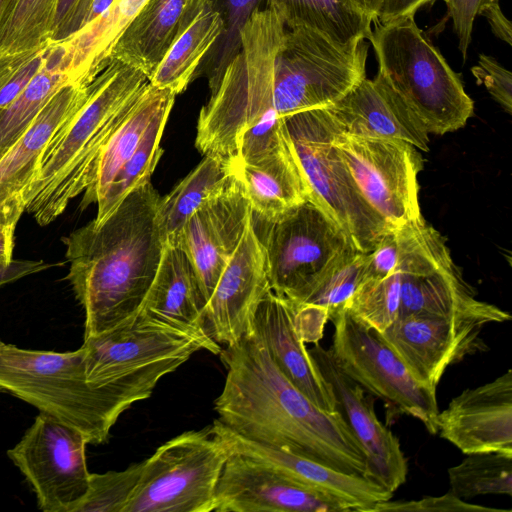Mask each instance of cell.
<instances>
[{"mask_svg": "<svg viewBox=\"0 0 512 512\" xmlns=\"http://www.w3.org/2000/svg\"><path fill=\"white\" fill-rule=\"evenodd\" d=\"M219 357L226 377L214 410L223 425L251 441L370 479L366 453L342 413L310 401L254 333L223 346Z\"/></svg>", "mask_w": 512, "mask_h": 512, "instance_id": "cell-1", "label": "cell"}, {"mask_svg": "<svg viewBox=\"0 0 512 512\" xmlns=\"http://www.w3.org/2000/svg\"><path fill=\"white\" fill-rule=\"evenodd\" d=\"M160 196L149 182L129 193L102 222L62 241L69 281L85 313L84 338L123 322L141 307L164 248Z\"/></svg>", "mask_w": 512, "mask_h": 512, "instance_id": "cell-2", "label": "cell"}, {"mask_svg": "<svg viewBox=\"0 0 512 512\" xmlns=\"http://www.w3.org/2000/svg\"><path fill=\"white\" fill-rule=\"evenodd\" d=\"M148 82L112 59L89 84L86 101L57 130L24 192L25 211L39 225L56 220L91 184L101 151Z\"/></svg>", "mask_w": 512, "mask_h": 512, "instance_id": "cell-3", "label": "cell"}, {"mask_svg": "<svg viewBox=\"0 0 512 512\" xmlns=\"http://www.w3.org/2000/svg\"><path fill=\"white\" fill-rule=\"evenodd\" d=\"M368 40L378 62L373 83L400 101L428 134L466 125L474 102L414 16L376 23Z\"/></svg>", "mask_w": 512, "mask_h": 512, "instance_id": "cell-4", "label": "cell"}, {"mask_svg": "<svg viewBox=\"0 0 512 512\" xmlns=\"http://www.w3.org/2000/svg\"><path fill=\"white\" fill-rule=\"evenodd\" d=\"M87 382L106 389L129 408L149 398L157 383L190 357L222 346L208 336L169 324L141 309L97 335L84 338Z\"/></svg>", "mask_w": 512, "mask_h": 512, "instance_id": "cell-5", "label": "cell"}, {"mask_svg": "<svg viewBox=\"0 0 512 512\" xmlns=\"http://www.w3.org/2000/svg\"><path fill=\"white\" fill-rule=\"evenodd\" d=\"M281 17L256 9L240 34V49L199 113L195 145L233 162L241 133L263 118L280 117L274 103V63L285 32Z\"/></svg>", "mask_w": 512, "mask_h": 512, "instance_id": "cell-6", "label": "cell"}, {"mask_svg": "<svg viewBox=\"0 0 512 512\" xmlns=\"http://www.w3.org/2000/svg\"><path fill=\"white\" fill-rule=\"evenodd\" d=\"M0 393L78 430L93 445L108 442L111 428L129 408L109 390L87 382L82 347L30 350L0 340Z\"/></svg>", "mask_w": 512, "mask_h": 512, "instance_id": "cell-7", "label": "cell"}, {"mask_svg": "<svg viewBox=\"0 0 512 512\" xmlns=\"http://www.w3.org/2000/svg\"><path fill=\"white\" fill-rule=\"evenodd\" d=\"M289 146L312 195L359 251L371 252L391 228L369 206L342 160L334 138L341 128L327 107L283 117Z\"/></svg>", "mask_w": 512, "mask_h": 512, "instance_id": "cell-8", "label": "cell"}, {"mask_svg": "<svg viewBox=\"0 0 512 512\" xmlns=\"http://www.w3.org/2000/svg\"><path fill=\"white\" fill-rule=\"evenodd\" d=\"M365 40L337 42L308 27L286 28L274 63L280 117L327 107L366 78Z\"/></svg>", "mask_w": 512, "mask_h": 512, "instance_id": "cell-9", "label": "cell"}, {"mask_svg": "<svg viewBox=\"0 0 512 512\" xmlns=\"http://www.w3.org/2000/svg\"><path fill=\"white\" fill-rule=\"evenodd\" d=\"M230 454L213 424L171 438L143 460L123 512H213L215 490Z\"/></svg>", "mask_w": 512, "mask_h": 512, "instance_id": "cell-10", "label": "cell"}, {"mask_svg": "<svg viewBox=\"0 0 512 512\" xmlns=\"http://www.w3.org/2000/svg\"><path fill=\"white\" fill-rule=\"evenodd\" d=\"M401 276L400 316L423 313L503 323L511 315L479 300L453 261L446 239L424 217L397 227Z\"/></svg>", "mask_w": 512, "mask_h": 512, "instance_id": "cell-11", "label": "cell"}, {"mask_svg": "<svg viewBox=\"0 0 512 512\" xmlns=\"http://www.w3.org/2000/svg\"><path fill=\"white\" fill-rule=\"evenodd\" d=\"M334 326L330 351L339 368L370 394L382 399L391 412L407 414L437 433L436 388L419 382L404 362L370 328L341 307L331 317Z\"/></svg>", "mask_w": 512, "mask_h": 512, "instance_id": "cell-12", "label": "cell"}, {"mask_svg": "<svg viewBox=\"0 0 512 512\" xmlns=\"http://www.w3.org/2000/svg\"><path fill=\"white\" fill-rule=\"evenodd\" d=\"M264 223L262 242L274 293L290 300L301 294L339 255L354 247L341 227L307 200Z\"/></svg>", "mask_w": 512, "mask_h": 512, "instance_id": "cell-13", "label": "cell"}, {"mask_svg": "<svg viewBox=\"0 0 512 512\" xmlns=\"http://www.w3.org/2000/svg\"><path fill=\"white\" fill-rule=\"evenodd\" d=\"M334 144L359 192L388 226L399 227L422 216L418 175L424 161L415 146L356 137L341 128Z\"/></svg>", "mask_w": 512, "mask_h": 512, "instance_id": "cell-14", "label": "cell"}, {"mask_svg": "<svg viewBox=\"0 0 512 512\" xmlns=\"http://www.w3.org/2000/svg\"><path fill=\"white\" fill-rule=\"evenodd\" d=\"M86 438L78 430L41 413L7 451L32 487L43 512H72L85 495L90 472Z\"/></svg>", "mask_w": 512, "mask_h": 512, "instance_id": "cell-15", "label": "cell"}, {"mask_svg": "<svg viewBox=\"0 0 512 512\" xmlns=\"http://www.w3.org/2000/svg\"><path fill=\"white\" fill-rule=\"evenodd\" d=\"M471 320L413 313L399 317L379 338L404 362L419 382L436 388L446 369L488 349Z\"/></svg>", "mask_w": 512, "mask_h": 512, "instance_id": "cell-16", "label": "cell"}, {"mask_svg": "<svg viewBox=\"0 0 512 512\" xmlns=\"http://www.w3.org/2000/svg\"><path fill=\"white\" fill-rule=\"evenodd\" d=\"M270 290L264 248L252 215L205 306L210 338L223 347L250 334L258 305Z\"/></svg>", "mask_w": 512, "mask_h": 512, "instance_id": "cell-17", "label": "cell"}, {"mask_svg": "<svg viewBox=\"0 0 512 512\" xmlns=\"http://www.w3.org/2000/svg\"><path fill=\"white\" fill-rule=\"evenodd\" d=\"M309 352L332 386L337 409L366 453L370 479L394 493L406 481L407 459L398 438L378 419L373 395H365L339 368L330 349L316 343Z\"/></svg>", "mask_w": 512, "mask_h": 512, "instance_id": "cell-18", "label": "cell"}, {"mask_svg": "<svg viewBox=\"0 0 512 512\" xmlns=\"http://www.w3.org/2000/svg\"><path fill=\"white\" fill-rule=\"evenodd\" d=\"M268 511L347 512L348 509L231 450L215 490L213 512Z\"/></svg>", "mask_w": 512, "mask_h": 512, "instance_id": "cell-19", "label": "cell"}, {"mask_svg": "<svg viewBox=\"0 0 512 512\" xmlns=\"http://www.w3.org/2000/svg\"><path fill=\"white\" fill-rule=\"evenodd\" d=\"M251 218L250 203L236 175L185 223L178 240L195 267L207 301Z\"/></svg>", "mask_w": 512, "mask_h": 512, "instance_id": "cell-20", "label": "cell"}, {"mask_svg": "<svg viewBox=\"0 0 512 512\" xmlns=\"http://www.w3.org/2000/svg\"><path fill=\"white\" fill-rule=\"evenodd\" d=\"M439 436L464 454H512V372L468 388L437 415Z\"/></svg>", "mask_w": 512, "mask_h": 512, "instance_id": "cell-21", "label": "cell"}, {"mask_svg": "<svg viewBox=\"0 0 512 512\" xmlns=\"http://www.w3.org/2000/svg\"><path fill=\"white\" fill-rule=\"evenodd\" d=\"M213 426L233 452L271 468L300 486L338 501L348 511L366 512L371 506L392 498L393 493L369 478L344 473L308 457L251 441L230 430L218 419L214 420Z\"/></svg>", "mask_w": 512, "mask_h": 512, "instance_id": "cell-22", "label": "cell"}, {"mask_svg": "<svg viewBox=\"0 0 512 512\" xmlns=\"http://www.w3.org/2000/svg\"><path fill=\"white\" fill-rule=\"evenodd\" d=\"M252 333L266 347L285 377L324 411H337L332 386L299 335L291 302L270 290L258 305Z\"/></svg>", "mask_w": 512, "mask_h": 512, "instance_id": "cell-23", "label": "cell"}, {"mask_svg": "<svg viewBox=\"0 0 512 512\" xmlns=\"http://www.w3.org/2000/svg\"><path fill=\"white\" fill-rule=\"evenodd\" d=\"M89 85L67 84L39 112L23 135L0 158V211L22 215L24 192L35 178L49 142L86 101Z\"/></svg>", "mask_w": 512, "mask_h": 512, "instance_id": "cell-24", "label": "cell"}, {"mask_svg": "<svg viewBox=\"0 0 512 512\" xmlns=\"http://www.w3.org/2000/svg\"><path fill=\"white\" fill-rule=\"evenodd\" d=\"M206 4L207 0H149L118 38L110 60L137 68L149 81Z\"/></svg>", "mask_w": 512, "mask_h": 512, "instance_id": "cell-25", "label": "cell"}, {"mask_svg": "<svg viewBox=\"0 0 512 512\" xmlns=\"http://www.w3.org/2000/svg\"><path fill=\"white\" fill-rule=\"evenodd\" d=\"M343 133L364 138L401 140L429 150L423 125L392 95L365 78L348 94L327 106Z\"/></svg>", "mask_w": 512, "mask_h": 512, "instance_id": "cell-26", "label": "cell"}, {"mask_svg": "<svg viewBox=\"0 0 512 512\" xmlns=\"http://www.w3.org/2000/svg\"><path fill=\"white\" fill-rule=\"evenodd\" d=\"M206 304L186 250L178 239L165 241L158 269L140 309L169 324L210 337L204 320Z\"/></svg>", "mask_w": 512, "mask_h": 512, "instance_id": "cell-27", "label": "cell"}, {"mask_svg": "<svg viewBox=\"0 0 512 512\" xmlns=\"http://www.w3.org/2000/svg\"><path fill=\"white\" fill-rule=\"evenodd\" d=\"M368 253L350 247L339 255L301 294L290 300L296 329L305 343H319L330 317L363 279Z\"/></svg>", "mask_w": 512, "mask_h": 512, "instance_id": "cell-28", "label": "cell"}, {"mask_svg": "<svg viewBox=\"0 0 512 512\" xmlns=\"http://www.w3.org/2000/svg\"><path fill=\"white\" fill-rule=\"evenodd\" d=\"M236 175L254 218L273 221L291 208L312 200L299 164L287 144L262 161L237 164Z\"/></svg>", "mask_w": 512, "mask_h": 512, "instance_id": "cell-29", "label": "cell"}, {"mask_svg": "<svg viewBox=\"0 0 512 512\" xmlns=\"http://www.w3.org/2000/svg\"><path fill=\"white\" fill-rule=\"evenodd\" d=\"M175 96L148 82L101 151L93 180L83 192L81 209L103 198L120 169L138 150L152 122L161 113L171 111Z\"/></svg>", "mask_w": 512, "mask_h": 512, "instance_id": "cell-30", "label": "cell"}, {"mask_svg": "<svg viewBox=\"0 0 512 512\" xmlns=\"http://www.w3.org/2000/svg\"><path fill=\"white\" fill-rule=\"evenodd\" d=\"M149 0H114L101 16L65 39L74 84L89 85L110 62L118 38Z\"/></svg>", "mask_w": 512, "mask_h": 512, "instance_id": "cell-31", "label": "cell"}, {"mask_svg": "<svg viewBox=\"0 0 512 512\" xmlns=\"http://www.w3.org/2000/svg\"><path fill=\"white\" fill-rule=\"evenodd\" d=\"M236 177V163L219 155L203 160L165 197L160 198L158 216L164 241L177 240L189 217Z\"/></svg>", "mask_w": 512, "mask_h": 512, "instance_id": "cell-32", "label": "cell"}, {"mask_svg": "<svg viewBox=\"0 0 512 512\" xmlns=\"http://www.w3.org/2000/svg\"><path fill=\"white\" fill-rule=\"evenodd\" d=\"M67 67L66 41H52L42 68L10 104L0 109V158L23 135L51 98L65 85L74 84Z\"/></svg>", "mask_w": 512, "mask_h": 512, "instance_id": "cell-33", "label": "cell"}, {"mask_svg": "<svg viewBox=\"0 0 512 512\" xmlns=\"http://www.w3.org/2000/svg\"><path fill=\"white\" fill-rule=\"evenodd\" d=\"M286 28L308 27L340 43L369 39L372 19L351 0H265Z\"/></svg>", "mask_w": 512, "mask_h": 512, "instance_id": "cell-34", "label": "cell"}, {"mask_svg": "<svg viewBox=\"0 0 512 512\" xmlns=\"http://www.w3.org/2000/svg\"><path fill=\"white\" fill-rule=\"evenodd\" d=\"M224 29L220 14L208 0L201 13L170 48L149 83L182 93L195 78L196 71Z\"/></svg>", "mask_w": 512, "mask_h": 512, "instance_id": "cell-35", "label": "cell"}, {"mask_svg": "<svg viewBox=\"0 0 512 512\" xmlns=\"http://www.w3.org/2000/svg\"><path fill=\"white\" fill-rule=\"evenodd\" d=\"M58 1L3 0L0 5V57L49 44Z\"/></svg>", "mask_w": 512, "mask_h": 512, "instance_id": "cell-36", "label": "cell"}, {"mask_svg": "<svg viewBox=\"0 0 512 512\" xmlns=\"http://www.w3.org/2000/svg\"><path fill=\"white\" fill-rule=\"evenodd\" d=\"M448 469L450 491L462 500L482 495L512 496V454L479 452Z\"/></svg>", "mask_w": 512, "mask_h": 512, "instance_id": "cell-37", "label": "cell"}, {"mask_svg": "<svg viewBox=\"0 0 512 512\" xmlns=\"http://www.w3.org/2000/svg\"><path fill=\"white\" fill-rule=\"evenodd\" d=\"M171 111L161 113L148 128L141 145L123 165L103 198L96 204V223L104 221L132 191L150 181L163 153L160 140Z\"/></svg>", "mask_w": 512, "mask_h": 512, "instance_id": "cell-38", "label": "cell"}, {"mask_svg": "<svg viewBox=\"0 0 512 512\" xmlns=\"http://www.w3.org/2000/svg\"><path fill=\"white\" fill-rule=\"evenodd\" d=\"M343 307L364 326L376 333L384 332L400 316L401 276L398 268L385 278L361 281Z\"/></svg>", "mask_w": 512, "mask_h": 512, "instance_id": "cell-39", "label": "cell"}, {"mask_svg": "<svg viewBox=\"0 0 512 512\" xmlns=\"http://www.w3.org/2000/svg\"><path fill=\"white\" fill-rule=\"evenodd\" d=\"M265 0H208L224 24L221 36L198 67L196 76H205L210 91L216 87L224 70L240 49V34L251 14Z\"/></svg>", "mask_w": 512, "mask_h": 512, "instance_id": "cell-40", "label": "cell"}, {"mask_svg": "<svg viewBox=\"0 0 512 512\" xmlns=\"http://www.w3.org/2000/svg\"><path fill=\"white\" fill-rule=\"evenodd\" d=\"M142 467L143 461L122 471L90 473L88 489L72 512H123Z\"/></svg>", "mask_w": 512, "mask_h": 512, "instance_id": "cell-41", "label": "cell"}, {"mask_svg": "<svg viewBox=\"0 0 512 512\" xmlns=\"http://www.w3.org/2000/svg\"><path fill=\"white\" fill-rule=\"evenodd\" d=\"M51 42L35 50L0 57V109L10 104L42 68Z\"/></svg>", "mask_w": 512, "mask_h": 512, "instance_id": "cell-42", "label": "cell"}, {"mask_svg": "<svg viewBox=\"0 0 512 512\" xmlns=\"http://www.w3.org/2000/svg\"><path fill=\"white\" fill-rule=\"evenodd\" d=\"M477 84L484 85L493 99L512 113V74L494 57L481 53L477 65L471 68Z\"/></svg>", "mask_w": 512, "mask_h": 512, "instance_id": "cell-43", "label": "cell"}, {"mask_svg": "<svg viewBox=\"0 0 512 512\" xmlns=\"http://www.w3.org/2000/svg\"><path fill=\"white\" fill-rule=\"evenodd\" d=\"M383 511H409V512H432V511H493L503 512L505 510L489 508L485 506L472 505L455 496L451 491L438 497H425L412 501L379 502L366 510V512Z\"/></svg>", "mask_w": 512, "mask_h": 512, "instance_id": "cell-44", "label": "cell"}, {"mask_svg": "<svg viewBox=\"0 0 512 512\" xmlns=\"http://www.w3.org/2000/svg\"><path fill=\"white\" fill-rule=\"evenodd\" d=\"M399 254L397 227H391L383 234L376 247L368 253L362 281L382 279L394 273L398 268Z\"/></svg>", "mask_w": 512, "mask_h": 512, "instance_id": "cell-45", "label": "cell"}, {"mask_svg": "<svg viewBox=\"0 0 512 512\" xmlns=\"http://www.w3.org/2000/svg\"><path fill=\"white\" fill-rule=\"evenodd\" d=\"M446 3L449 17L452 19L453 30L458 38V49L463 60L472 38L473 24L480 8L498 0H443Z\"/></svg>", "mask_w": 512, "mask_h": 512, "instance_id": "cell-46", "label": "cell"}, {"mask_svg": "<svg viewBox=\"0 0 512 512\" xmlns=\"http://www.w3.org/2000/svg\"><path fill=\"white\" fill-rule=\"evenodd\" d=\"M436 0H381L375 23L385 24L396 19L414 16L423 6Z\"/></svg>", "mask_w": 512, "mask_h": 512, "instance_id": "cell-47", "label": "cell"}, {"mask_svg": "<svg viewBox=\"0 0 512 512\" xmlns=\"http://www.w3.org/2000/svg\"><path fill=\"white\" fill-rule=\"evenodd\" d=\"M55 264L45 263L43 260H0V286L14 282L25 276L46 270Z\"/></svg>", "mask_w": 512, "mask_h": 512, "instance_id": "cell-48", "label": "cell"}, {"mask_svg": "<svg viewBox=\"0 0 512 512\" xmlns=\"http://www.w3.org/2000/svg\"><path fill=\"white\" fill-rule=\"evenodd\" d=\"M478 15L485 17L492 33L508 45H512V24L503 14L498 1L482 6Z\"/></svg>", "mask_w": 512, "mask_h": 512, "instance_id": "cell-49", "label": "cell"}, {"mask_svg": "<svg viewBox=\"0 0 512 512\" xmlns=\"http://www.w3.org/2000/svg\"><path fill=\"white\" fill-rule=\"evenodd\" d=\"M21 214L13 211H0V260L10 261L14 247L15 229Z\"/></svg>", "mask_w": 512, "mask_h": 512, "instance_id": "cell-50", "label": "cell"}, {"mask_svg": "<svg viewBox=\"0 0 512 512\" xmlns=\"http://www.w3.org/2000/svg\"><path fill=\"white\" fill-rule=\"evenodd\" d=\"M91 0H79L73 13L65 24L53 35L52 41L60 42L79 31L84 25V19Z\"/></svg>", "mask_w": 512, "mask_h": 512, "instance_id": "cell-51", "label": "cell"}, {"mask_svg": "<svg viewBox=\"0 0 512 512\" xmlns=\"http://www.w3.org/2000/svg\"><path fill=\"white\" fill-rule=\"evenodd\" d=\"M79 0H59L54 22L53 35L65 24L73 13ZM52 35V37H53Z\"/></svg>", "mask_w": 512, "mask_h": 512, "instance_id": "cell-52", "label": "cell"}, {"mask_svg": "<svg viewBox=\"0 0 512 512\" xmlns=\"http://www.w3.org/2000/svg\"><path fill=\"white\" fill-rule=\"evenodd\" d=\"M113 2L114 0H91L84 19L83 27L106 12Z\"/></svg>", "mask_w": 512, "mask_h": 512, "instance_id": "cell-53", "label": "cell"}, {"mask_svg": "<svg viewBox=\"0 0 512 512\" xmlns=\"http://www.w3.org/2000/svg\"><path fill=\"white\" fill-rule=\"evenodd\" d=\"M354 5L361 10L364 14L372 19L373 22L376 20V15L380 6L381 0H351Z\"/></svg>", "mask_w": 512, "mask_h": 512, "instance_id": "cell-54", "label": "cell"}, {"mask_svg": "<svg viewBox=\"0 0 512 512\" xmlns=\"http://www.w3.org/2000/svg\"><path fill=\"white\" fill-rule=\"evenodd\" d=\"M2 1H3V0H0V5H1Z\"/></svg>", "mask_w": 512, "mask_h": 512, "instance_id": "cell-55", "label": "cell"}]
</instances>
